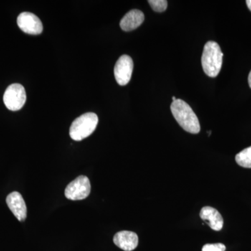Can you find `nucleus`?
Masks as SVG:
<instances>
[{
  "mask_svg": "<svg viewBox=\"0 0 251 251\" xmlns=\"http://www.w3.org/2000/svg\"><path fill=\"white\" fill-rule=\"evenodd\" d=\"M247 4L249 9L251 11V0H247Z\"/></svg>",
  "mask_w": 251,
  "mask_h": 251,
  "instance_id": "2eb2a0df",
  "label": "nucleus"
},
{
  "mask_svg": "<svg viewBox=\"0 0 251 251\" xmlns=\"http://www.w3.org/2000/svg\"><path fill=\"white\" fill-rule=\"evenodd\" d=\"M224 53L215 41H208L204 46L202 55V66L206 75L215 77L222 67Z\"/></svg>",
  "mask_w": 251,
  "mask_h": 251,
  "instance_id": "f03ea898",
  "label": "nucleus"
},
{
  "mask_svg": "<svg viewBox=\"0 0 251 251\" xmlns=\"http://www.w3.org/2000/svg\"><path fill=\"white\" fill-rule=\"evenodd\" d=\"M6 201L10 210L12 211L16 219L19 221H24L27 218V206L21 193H10Z\"/></svg>",
  "mask_w": 251,
  "mask_h": 251,
  "instance_id": "6e6552de",
  "label": "nucleus"
},
{
  "mask_svg": "<svg viewBox=\"0 0 251 251\" xmlns=\"http://www.w3.org/2000/svg\"><path fill=\"white\" fill-rule=\"evenodd\" d=\"M145 16L141 11L133 9L125 15L120 22V27L122 30L130 31L136 29L144 22Z\"/></svg>",
  "mask_w": 251,
  "mask_h": 251,
  "instance_id": "9b49d317",
  "label": "nucleus"
},
{
  "mask_svg": "<svg viewBox=\"0 0 251 251\" xmlns=\"http://www.w3.org/2000/svg\"><path fill=\"white\" fill-rule=\"evenodd\" d=\"M98 116L93 112H87L77 117L73 122L69 130L71 138L75 141H81L95 130L98 125Z\"/></svg>",
  "mask_w": 251,
  "mask_h": 251,
  "instance_id": "7ed1b4c3",
  "label": "nucleus"
},
{
  "mask_svg": "<svg viewBox=\"0 0 251 251\" xmlns=\"http://www.w3.org/2000/svg\"><path fill=\"white\" fill-rule=\"evenodd\" d=\"M115 245L125 251H132L138 245V237L136 233L130 231H121L114 236Z\"/></svg>",
  "mask_w": 251,
  "mask_h": 251,
  "instance_id": "1a4fd4ad",
  "label": "nucleus"
},
{
  "mask_svg": "<svg viewBox=\"0 0 251 251\" xmlns=\"http://www.w3.org/2000/svg\"><path fill=\"white\" fill-rule=\"evenodd\" d=\"M200 216L214 230H221L224 227L222 216L218 210L211 206H204L201 209Z\"/></svg>",
  "mask_w": 251,
  "mask_h": 251,
  "instance_id": "9d476101",
  "label": "nucleus"
},
{
  "mask_svg": "<svg viewBox=\"0 0 251 251\" xmlns=\"http://www.w3.org/2000/svg\"><path fill=\"white\" fill-rule=\"evenodd\" d=\"M27 99L25 90L20 84L9 86L4 94V103L6 108L11 111H17L24 106Z\"/></svg>",
  "mask_w": 251,
  "mask_h": 251,
  "instance_id": "20e7f679",
  "label": "nucleus"
},
{
  "mask_svg": "<svg viewBox=\"0 0 251 251\" xmlns=\"http://www.w3.org/2000/svg\"><path fill=\"white\" fill-rule=\"evenodd\" d=\"M171 112L180 126L186 131L197 134L201 130V125L197 115L190 105L181 99H176L171 105Z\"/></svg>",
  "mask_w": 251,
  "mask_h": 251,
  "instance_id": "f257e3e1",
  "label": "nucleus"
},
{
  "mask_svg": "<svg viewBox=\"0 0 251 251\" xmlns=\"http://www.w3.org/2000/svg\"><path fill=\"white\" fill-rule=\"evenodd\" d=\"M226 247L224 244L218 243V244H208L202 247V251H226Z\"/></svg>",
  "mask_w": 251,
  "mask_h": 251,
  "instance_id": "4468645a",
  "label": "nucleus"
},
{
  "mask_svg": "<svg viewBox=\"0 0 251 251\" xmlns=\"http://www.w3.org/2000/svg\"><path fill=\"white\" fill-rule=\"evenodd\" d=\"M249 86H250V87L251 89V71L250 74H249Z\"/></svg>",
  "mask_w": 251,
  "mask_h": 251,
  "instance_id": "dca6fc26",
  "label": "nucleus"
},
{
  "mask_svg": "<svg viewBox=\"0 0 251 251\" xmlns=\"http://www.w3.org/2000/svg\"><path fill=\"white\" fill-rule=\"evenodd\" d=\"M148 2L153 11L156 12H163L168 7V1L166 0H150Z\"/></svg>",
  "mask_w": 251,
  "mask_h": 251,
  "instance_id": "ddd939ff",
  "label": "nucleus"
},
{
  "mask_svg": "<svg viewBox=\"0 0 251 251\" xmlns=\"http://www.w3.org/2000/svg\"><path fill=\"white\" fill-rule=\"evenodd\" d=\"M176 99H176V97H173V101H175V100H176Z\"/></svg>",
  "mask_w": 251,
  "mask_h": 251,
  "instance_id": "f3484780",
  "label": "nucleus"
},
{
  "mask_svg": "<svg viewBox=\"0 0 251 251\" xmlns=\"http://www.w3.org/2000/svg\"><path fill=\"white\" fill-rule=\"evenodd\" d=\"M235 160L239 166L243 168H251V146L237 153Z\"/></svg>",
  "mask_w": 251,
  "mask_h": 251,
  "instance_id": "f8f14e48",
  "label": "nucleus"
},
{
  "mask_svg": "<svg viewBox=\"0 0 251 251\" xmlns=\"http://www.w3.org/2000/svg\"><path fill=\"white\" fill-rule=\"evenodd\" d=\"M18 27L25 33L31 35H38L43 31V24L36 15L29 12H23L18 16Z\"/></svg>",
  "mask_w": 251,
  "mask_h": 251,
  "instance_id": "0eeeda50",
  "label": "nucleus"
},
{
  "mask_svg": "<svg viewBox=\"0 0 251 251\" xmlns=\"http://www.w3.org/2000/svg\"><path fill=\"white\" fill-rule=\"evenodd\" d=\"M91 191L90 181L83 175L77 176L65 189V196L71 201H81L88 197Z\"/></svg>",
  "mask_w": 251,
  "mask_h": 251,
  "instance_id": "39448f33",
  "label": "nucleus"
},
{
  "mask_svg": "<svg viewBox=\"0 0 251 251\" xmlns=\"http://www.w3.org/2000/svg\"><path fill=\"white\" fill-rule=\"evenodd\" d=\"M133 70V59L130 56L124 54L117 60L114 74L117 83L121 86L126 85L131 78Z\"/></svg>",
  "mask_w": 251,
  "mask_h": 251,
  "instance_id": "423d86ee",
  "label": "nucleus"
}]
</instances>
